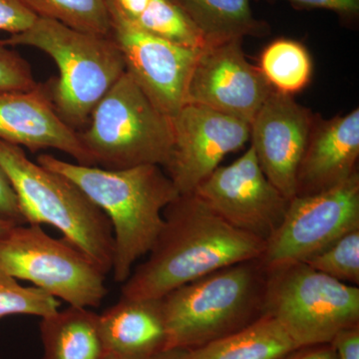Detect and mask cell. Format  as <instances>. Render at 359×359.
<instances>
[{"instance_id": "3957f363", "label": "cell", "mask_w": 359, "mask_h": 359, "mask_svg": "<svg viewBox=\"0 0 359 359\" xmlns=\"http://www.w3.org/2000/svg\"><path fill=\"white\" fill-rule=\"evenodd\" d=\"M266 287V269L257 259L212 271L161 297L167 349L198 348L259 320Z\"/></svg>"}, {"instance_id": "f546056e", "label": "cell", "mask_w": 359, "mask_h": 359, "mask_svg": "<svg viewBox=\"0 0 359 359\" xmlns=\"http://www.w3.org/2000/svg\"><path fill=\"white\" fill-rule=\"evenodd\" d=\"M332 344L337 359H359V325L339 332Z\"/></svg>"}, {"instance_id": "5b68a950", "label": "cell", "mask_w": 359, "mask_h": 359, "mask_svg": "<svg viewBox=\"0 0 359 359\" xmlns=\"http://www.w3.org/2000/svg\"><path fill=\"white\" fill-rule=\"evenodd\" d=\"M0 167L13 186L26 224L54 226L106 275L112 271V226L79 187L32 162L23 148L4 141H0Z\"/></svg>"}, {"instance_id": "277c9868", "label": "cell", "mask_w": 359, "mask_h": 359, "mask_svg": "<svg viewBox=\"0 0 359 359\" xmlns=\"http://www.w3.org/2000/svg\"><path fill=\"white\" fill-rule=\"evenodd\" d=\"M8 46H29L50 56L59 77L47 82L59 117L76 130L86 128L97 104L126 72L112 37L77 32L37 18L25 32L4 39Z\"/></svg>"}, {"instance_id": "7402d4cb", "label": "cell", "mask_w": 359, "mask_h": 359, "mask_svg": "<svg viewBox=\"0 0 359 359\" xmlns=\"http://www.w3.org/2000/svg\"><path fill=\"white\" fill-rule=\"evenodd\" d=\"M36 18L90 34L111 36L108 0H20Z\"/></svg>"}, {"instance_id": "484cf974", "label": "cell", "mask_w": 359, "mask_h": 359, "mask_svg": "<svg viewBox=\"0 0 359 359\" xmlns=\"http://www.w3.org/2000/svg\"><path fill=\"white\" fill-rule=\"evenodd\" d=\"M0 40V94L26 92L39 85L32 67L20 54Z\"/></svg>"}, {"instance_id": "4fadbf2b", "label": "cell", "mask_w": 359, "mask_h": 359, "mask_svg": "<svg viewBox=\"0 0 359 359\" xmlns=\"http://www.w3.org/2000/svg\"><path fill=\"white\" fill-rule=\"evenodd\" d=\"M243 40L208 45L201 50L186 93V104L205 106L252 122L273 91L259 66L243 50Z\"/></svg>"}, {"instance_id": "8fae6325", "label": "cell", "mask_w": 359, "mask_h": 359, "mask_svg": "<svg viewBox=\"0 0 359 359\" xmlns=\"http://www.w3.org/2000/svg\"><path fill=\"white\" fill-rule=\"evenodd\" d=\"M194 192L231 226L264 242L282 223L290 203L266 178L252 147L217 168Z\"/></svg>"}, {"instance_id": "d590c367", "label": "cell", "mask_w": 359, "mask_h": 359, "mask_svg": "<svg viewBox=\"0 0 359 359\" xmlns=\"http://www.w3.org/2000/svg\"><path fill=\"white\" fill-rule=\"evenodd\" d=\"M0 359H1V358H0Z\"/></svg>"}, {"instance_id": "9c48e42d", "label": "cell", "mask_w": 359, "mask_h": 359, "mask_svg": "<svg viewBox=\"0 0 359 359\" xmlns=\"http://www.w3.org/2000/svg\"><path fill=\"white\" fill-rule=\"evenodd\" d=\"M359 229V173L339 185L290 200L282 223L264 243V269L301 263Z\"/></svg>"}, {"instance_id": "d6986e66", "label": "cell", "mask_w": 359, "mask_h": 359, "mask_svg": "<svg viewBox=\"0 0 359 359\" xmlns=\"http://www.w3.org/2000/svg\"><path fill=\"white\" fill-rule=\"evenodd\" d=\"M199 30L207 45L247 36L264 37L271 28L257 20L250 0H173Z\"/></svg>"}, {"instance_id": "2e32d148", "label": "cell", "mask_w": 359, "mask_h": 359, "mask_svg": "<svg viewBox=\"0 0 359 359\" xmlns=\"http://www.w3.org/2000/svg\"><path fill=\"white\" fill-rule=\"evenodd\" d=\"M359 109L323 119L316 116L297 168L295 197L330 190L358 172Z\"/></svg>"}, {"instance_id": "ba28073f", "label": "cell", "mask_w": 359, "mask_h": 359, "mask_svg": "<svg viewBox=\"0 0 359 359\" xmlns=\"http://www.w3.org/2000/svg\"><path fill=\"white\" fill-rule=\"evenodd\" d=\"M0 266L69 306L98 308L108 294L106 273L91 257L36 224L13 226L0 238Z\"/></svg>"}, {"instance_id": "603a6c76", "label": "cell", "mask_w": 359, "mask_h": 359, "mask_svg": "<svg viewBox=\"0 0 359 359\" xmlns=\"http://www.w3.org/2000/svg\"><path fill=\"white\" fill-rule=\"evenodd\" d=\"M132 23L174 43L197 49L207 46L199 30L173 0H149L143 13Z\"/></svg>"}, {"instance_id": "8992f818", "label": "cell", "mask_w": 359, "mask_h": 359, "mask_svg": "<svg viewBox=\"0 0 359 359\" xmlns=\"http://www.w3.org/2000/svg\"><path fill=\"white\" fill-rule=\"evenodd\" d=\"M80 141L95 165L164 169L173 148L171 118L161 112L126 72L97 104Z\"/></svg>"}, {"instance_id": "5bb4252c", "label": "cell", "mask_w": 359, "mask_h": 359, "mask_svg": "<svg viewBox=\"0 0 359 359\" xmlns=\"http://www.w3.org/2000/svg\"><path fill=\"white\" fill-rule=\"evenodd\" d=\"M316 116L294 96L273 90L250 122V147L257 162L287 200L295 197L297 168Z\"/></svg>"}, {"instance_id": "9a60e30c", "label": "cell", "mask_w": 359, "mask_h": 359, "mask_svg": "<svg viewBox=\"0 0 359 359\" xmlns=\"http://www.w3.org/2000/svg\"><path fill=\"white\" fill-rule=\"evenodd\" d=\"M0 141L36 153L56 149L84 166H96L76 130L56 112L48 84L26 92L0 94Z\"/></svg>"}, {"instance_id": "6da1fadb", "label": "cell", "mask_w": 359, "mask_h": 359, "mask_svg": "<svg viewBox=\"0 0 359 359\" xmlns=\"http://www.w3.org/2000/svg\"><path fill=\"white\" fill-rule=\"evenodd\" d=\"M164 224L144 263L123 283L126 299H161L226 266L261 257L264 241L235 228L196 192L165 208Z\"/></svg>"}, {"instance_id": "44dd1931", "label": "cell", "mask_w": 359, "mask_h": 359, "mask_svg": "<svg viewBox=\"0 0 359 359\" xmlns=\"http://www.w3.org/2000/svg\"><path fill=\"white\" fill-rule=\"evenodd\" d=\"M259 67L273 89L289 95L306 88L313 73L308 49L301 42L287 39L269 44L262 53Z\"/></svg>"}, {"instance_id": "52a82bcc", "label": "cell", "mask_w": 359, "mask_h": 359, "mask_svg": "<svg viewBox=\"0 0 359 359\" xmlns=\"http://www.w3.org/2000/svg\"><path fill=\"white\" fill-rule=\"evenodd\" d=\"M264 313L285 328L297 346L332 342L359 325V289L306 263L266 269Z\"/></svg>"}, {"instance_id": "7c38bea8", "label": "cell", "mask_w": 359, "mask_h": 359, "mask_svg": "<svg viewBox=\"0 0 359 359\" xmlns=\"http://www.w3.org/2000/svg\"><path fill=\"white\" fill-rule=\"evenodd\" d=\"M171 122L173 148L164 169L179 194L194 192L250 139L249 123L197 104H185Z\"/></svg>"}, {"instance_id": "ac0fdd59", "label": "cell", "mask_w": 359, "mask_h": 359, "mask_svg": "<svg viewBox=\"0 0 359 359\" xmlns=\"http://www.w3.org/2000/svg\"><path fill=\"white\" fill-rule=\"evenodd\" d=\"M42 359H100L105 354L98 313L68 306L41 318Z\"/></svg>"}, {"instance_id": "1f68e13d", "label": "cell", "mask_w": 359, "mask_h": 359, "mask_svg": "<svg viewBox=\"0 0 359 359\" xmlns=\"http://www.w3.org/2000/svg\"><path fill=\"white\" fill-rule=\"evenodd\" d=\"M113 2L127 20L134 22L143 13L149 0H113Z\"/></svg>"}, {"instance_id": "d6a6232c", "label": "cell", "mask_w": 359, "mask_h": 359, "mask_svg": "<svg viewBox=\"0 0 359 359\" xmlns=\"http://www.w3.org/2000/svg\"><path fill=\"white\" fill-rule=\"evenodd\" d=\"M151 359H188V349H167Z\"/></svg>"}, {"instance_id": "e575fe53", "label": "cell", "mask_w": 359, "mask_h": 359, "mask_svg": "<svg viewBox=\"0 0 359 359\" xmlns=\"http://www.w3.org/2000/svg\"><path fill=\"white\" fill-rule=\"evenodd\" d=\"M14 224L9 223L6 219L0 218V238L4 237Z\"/></svg>"}, {"instance_id": "f1b7e54d", "label": "cell", "mask_w": 359, "mask_h": 359, "mask_svg": "<svg viewBox=\"0 0 359 359\" xmlns=\"http://www.w3.org/2000/svg\"><path fill=\"white\" fill-rule=\"evenodd\" d=\"M0 218L14 224H25L18 197L11 182L0 167Z\"/></svg>"}, {"instance_id": "4dcf8cb0", "label": "cell", "mask_w": 359, "mask_h": 359, "mask_svg": "<svg viewBox=\"0 0 359 359\" xmlns=\"http://www.w3.org/2000/svg\"><path fill=\"white\" fill-rule=\"evenodd\" d=\"M280 359H337L332 342L297 347Z\"/></svg>"}, {"instance_id": "836d02e7", "label": "cell", "mask_w": 359, "mask_h": 359, "mask_svg": "<svg viewBox=\"0 0 359 359\" xmlns=\"http://www.w3.org/2000/svg\"><path fill=\"white\" fill-rule=\"evenodd\" d=\"M100 359H151L145 358H137V356L123 355L117 353H105Z\"/></svg>"}, {"instance_id": "4316f807", "label": "cell", "mask_w": 359, "mask_h": 359, "mask_svg": "<svg viewBox=\"0 0 359 359\" xmlns=\"http://www.w3.org/2000/svg\"><path fill=\"white\" fill-rule=\"evenodd\" d=\"M36 18L20 0H0V32L18 34L27 30Z\"/></svg>"}, {"instance_id": "83f0119b", "label": "cell", "mask_w": 359, "mask_h": 359, "mask_svg": "<svg viewBox=\"0 0 359 359\" xmlns=\"http://www.w3.org/2000/svg\"><path fill=\"white\" fill-rule=\"evenodd\" d=\"M278 1V0H271ZM299 9H327L340 18L354 21L359 15V0H282Z\"/></svg>"}, {"instance_id": "ffe728a7", "label": "cell", "mask_w": 359, "mask_h": 359, "mask_svg": "<svg viewBox=\"0 0 359 359\" xmlns=\"http://www.w3.org/2000/svg\"><path fill=\"white\" fill-rule=\"evenodd\" d=\"M297 347L280 323L264 313L233 334L188 349V359H280Z\"/></svg>"}, {"instance_id": "30bf717a", "label": "cell", "mask_w": 359, "mask_h": 359, "mask_svg": "<svg viewBox=\"0 0 359 359\" xmlns=\"http://www.w3.org/2000/svg\"><path fill=\"white\" fill-rule=\"evenodd\" d=\"M111 37L119 47L126 73L156 107L173 117L186 104L189 80L202 49L151 34L127 20L108 0Z\"/></svg>"}, {"instance_id": "cb8c5ba5", "label": "cell", "mask_w": 359, "mask_h": 359, "mask_svg": "<svg viewBox=\"0 0 359 359\" xmlns=\"http://www.w3.org/2000/svg\"><path fill=\"white\" fill-rule=\"evenodd\" d=\"M60 302L44 290L25 287L0 266V320L9 316H34L42 318L56 313Z\"/></svg>"}, {"instance_id": "d4e9b609", "label": "cell", "mask_w": 359, "mask_h": 359, "mask_svg": "<svg viewBox=\"0 0 359 359\" xmlns=\"http://www.w3.org/2000/svg\"><path fill=\"white\" fill-rule=\"evenodd\" d=\"M302 263L339 282L358 287L359 229L348 231Z\"/></svg>"}, {"instance_id": "7a4b0ae2", "label": "cell", "mask_w": 359, "mask_h": 359, "mask_svg": "<svg viewBox=\"0 0 359 359\" xmlns=\"http://www.w3.org/2000/svg\"><path fill=\"white\" fill-rule=\"evenodd\" d=\"M37 163L69 179L105 214L114 238L112 273L123 283L134 264L148 255L163 224L165 208L180 195L172 180L158 165L126 169L84 166L40 155Z\"/></svg>"}, {"instance_id": "e0dca14e", "label": "cell", "mask_w": 359, "mask_h": 359, "mask_svg": "<svg viewBox=\"0 0 359 359\" xmlns=\"http://www.w3.org/2000/svg\"><path fill=\"white\" fill-rule=\"evenodd\" d=\"M105 353L152 358L166 351L168 332L161 299H126L98 314Z\"/></svg>"}]
</instances>
